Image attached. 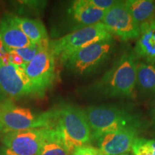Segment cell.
Here are the masks:
<instances>
[{
	"label": "cell",
	"instance_id": "cell-5",
	"mask_svg": "<svg viewBox=\"0 0 155 155\" xmlns=\"http://www.w3.org/2000/svg\"><path fill=\"white\" fill-rule=\"evenodd\" d=\"M113 38L102 22L70 32L49 42L50 49L55 58L64 63L68 58L83 48L94 42Z\"/></svg>",
	"mask_w": 155,
	"mask_h": 155
},
{
	"label": "cell",
	"instance_id": "cell-7",
	"mask_svg": "<svg viewBox=\"0 0 155 155\" xmlns=\"http://www.w3.org/2000/svg\"><path fill=\"white\" fill-rule=\"evenodd\" d=\"M49 42L41 45L33 59L23 68L34 96L38 97L45 96L55 79V58L50 49Z\"/></svg>",
	"mask_w": 155,
	"mask_h": 155
},
{
	"label": "cell",
	"instance_id": "cell-9",
	"mask_svg": "<svg viewBox=\"0 0 155 155\" xmlns=\"http://www.w3.org/2000/svg\"><path fill=\"white\" fill-rule=\"evenodd\" d=\"M49 128L10 131L2 134L1 140L3 146L16 155H38Z\"/></svg>",
	"mask_w": 155,
	"mask_h": 155
},
{
	"label": "cell",
	"instance_id": "cell-27",
	"mask_svg": "<svg viewBox=\"0 0 155 155\" xmlns=\"http://www.w3.org/2000/svg\"><path fill=\"white\" fill-rule=\"evenodd\" d=\"M122 155H124V154H122Z\"/></svg>",
	"mask_w": 155,
	"mask_h": 155
},
{
	"label": "cell",
	"instance_id": "cell-6",
	"mask_svg": "<svg viewBox=\"0 0 155 155\" xmlns=\"http://www.w3.org/2000/svg\"><path fill=\"white\" fill-rule=\"evenodd\" d=\"M115 45L113 38L94 42L78 50L63 64L75 75H91L106 63L113 53Z\"/></svg>",
	"mask_w": 155,
	"mask_h": 155
},
{
	"label": "cell",
	"instance_id": "cell-25",
	"mask_svg": "<svg viewBox=\"0 0 155 155\" xmlns=\"http://www.w3.org/2000/svg\"><path fill=\"white\" fill-rule=\"evenodd\" d=\"M7 99V96H6L4 94V93L0 90V103L5 101H6Z\"/></svg>",
	"mask_w": 155,
	"mask_h": 155
},
{
	"label": "cell",
	"instance_id": "cell-1",
	"mask_svg": "<svg viewBox=\"0 0 155 155\" xmlns=\"http://www.w3.org/2000/svg\"><path fill=\"white\" fill-rule=\"evenodd\" d=\"M138 63L134 52L125 51L99 80L87 88V91L103 98L131 97L137 86Z\"/></svg>",
	"mask_w": 155,
	"mask_h": 155
},
{
	"label": "cell",
	"instance_id": "cell-2",
	"mask_svg": "<svg viewBox=\"0 0 155 155\" xmlns=\"http://www.w3.org/2000/svg\"><path fill=\"white\" fill-rule=\"evenodd\" d=\"M83 111L91 130L92 140L109 132L141 127L138 116L117 106H92Z\"/></svg>",
	"mask_w": 155,
	"mask_h": 155
},
{
	"label": "cell",
	"instance_id": "cell-3",
	"mask_svg": "<svg viewBox=\"0 0 155 155\" xmlns=\"http://www.w3.org/2000/svg\"><path fill=\"white\" fill-rule=\"evenodd\" d=\"M54 113V127L61 132L70 154L92 141L91 130L83 109L68 104L55 108Z\"/></svg>",
	"mask_w": 155,
	"mask_h": 155
},
{
	"label": "cell",
	"instance_id": "cell-18",
	"mask_svg": "<svg viewBox=\"0 0 155 155\" xmlns=\"http://www.w3.org/2000/svg\"><path fill=\"white\" fill-rule=\"evenodd\" d=\"M38 155H71L61 132L55 127H50Z\"/></svg>",
	"mask_w": 155,
	"mask_h": 155
},
{
	"label": "cell",
	"instance_id": "cell-10",
	"mask_svg": "<svg viewBox=\"0 0 155 155\" xmlns=\"http://www.w3.org/2000/svg\"><path fill=\"white\" fill-rule=\"evenodd\" d=\"M0 90L6 96L19 99L34 96L33 90L23 68L0 61Z\"/></svg>",
	"mask_w": 155,
	"mask_h": 155
},
{
	"label": "cell",
	"instance_id": "cell-26",
	"mask_svg": "<svg viewBox=\"0 0 155 155\" xmlns=\"http://www.w3.org/2000/svg\"><path fill=\"white\" fill-rule=\"evenodd\" d=\"M151 115H152V119L153 120V121L155 123V104L154 106H153L152 111H151Z\"/></svg>",
	"mask_w": 155,
	"mask_h": 155
},
{
	"label": "cell",
	"instance_id": "cell-19",
	"mask_svg": "<svg viewBox=\"0 0 155 155\" xmlns=\"http://www.w3.org/2000/svg\"><path fill=\"white\" fill-rule=\"evenodd\" d=\"M131 151L134 155H155V139L137 137Z\"/></svg>",
	"mask_w": 155,
	"mask_h": 155
},
{
	"label": "cell",
	"instance_id": "cell-21",
	"mask_svg": "<svg viewBox=\"0 0 155 155\" xmlns=\"http://www.w3.org/2000/svg\"><path fill=\"white\" fill-rule=\"evenodd\" d=\"M71 155H101V153L98 147L86 144L75 149Z\"/></svg>",
	"mask_w": 155,
	"mask_h": 155
},
{
	"label": "cell",
	"instance_id": "cell-11",
	"mask_svg": "<svg viewBox=\"0 0 155 155\" xmlns=\"http://www.w3.org/2000/svg\"><path fill=\"white\" fill-rule=\"evenodd\" d=\"M139 129L129 128L109 132L96 140L101 155H122L131 151Z\"/></svg>",
	"mask_w": 155,
	"mask_h": 155
},
{
	"label": "cell",
	"instance_id": "cell-13",
	"mask_svg": "<svg viewBox=\"0 0 155 155\" xmlns=\"http://www.w3.org/2000/svg\"><path fill=\"white\" fill-rule=\"evenodd\" d=\"M0 37L7 51L33 45L15 22L13 15L5 14L2 18Z\"/></svg>",
	"mask_w": 155,
	"mask_h": 155
},
{
	"label": "cell",
	"instance_id": "cell-14",
	"mask_svg": "<svg viewBox=\"0 0 155 155\" xmlns=\"http://www.w3.org/2000/svg\"><path fill=\"white\" fill-rule=\"evenodd\" d=\"M15 22L22 30L24 34L28 37L32 44L41 45L48 43L47 30L43 23L39 19L21 17L13 15Z\"/></svg>",
	"mask_w": 155,
	"mask_h": 155
},
{
	"label": "cell",
	"instance_id": "cell-16",
	"mask_svg": "<svg viewBox=\"0 0 155 155\" xmlns=\"http://www.w3.org/2000/svg\"><path fill=\"white\" fill-rule=\"evenodd\" d=\"M143 96H155V67L153 64L139 62L137 70V86Z\"/></svg>",
	"mask_w": 155,
	"mask_h": 155
},
{
	"label": "cell",
	"instance_id": "cell-23",
	"mask_svg": "<svg viewBox=\"0 0 155 155\" xmlns=\"http://www.w3.org/2000/svg\"><path fill=\"white\" fill-rule=\"evenodd\" d=\"M0 61L3 62L5 63H9L8 53L5 50V48L3 45L1 37H0Z\"/></svg>",
	"mask_w": 155,
	"mask_h": 155
},
{
	"label": "cell",
	"instance_id": "cell-4",
	"mask_svg": "<svg viewBox=\"0 0 155 155\" xmlns=\"http://www.w3.org/2000/svg\"><path fill=\"white\" fill-rule=\"evenodd\" d=\"M54 123V109L37 113L28 108L17 106L9 99L0 103L1 135L10 131L52 127Z\"/></svg>",
	"mask_w": 155,
	"mask_h": 155
},
{
	"label": "cell",
	"instance_id": "cell-28",
	"mask_svg": "<svg viewBox=\"0 0 155 155\" xmlns=\"http://www.w3.org/2000/svg\"><path fill=\"white\" fill-rule=\"evenodd\" d=\"M124 155H125V154H124Z\"/></svg>",
	"mask_w": 155,
	"mask_h": 155
},
{
	"label": "cell",
	"instance_id": "cell-8",
	"mask_svg": "<svg viewBox=\"0 0 155 155\" xmlns=\"http://www.w3.org/2000/svg\"><path fill=\"white\" fill-rule=\"evenodd\" d=\"M101 22L112 35L124 41L138 38L140 35V26L135 22L125 2L118 1L106 11Z\"/></svg>",
	"mask_w": 155,
	"mask_h": 155
},
{
	"label": "cell",
	"instance_id": "cell-12",
	"mask_svg": "<svg viewBox=\"0 0 155 155\" xmlns=\"http://www.w3.org/2000/svg\"><path fill=\"white\" fill-rule=\"evenodd\" d=\"M106 11L93 7L88 0H77L71 3L67 10V19L71 32L102 22Z\"/></svg>",
	"mask_w": 155,
	"mask_h": 155
},
{
	"label": "cell",
	"instance_id": "cell-20",
	"mask_svg": "<svg viewBox=\"0 0 155 155\" xmlns=\"http://www.w3.org/2000/svg\"><path fill=\"white\" fill-rule=\"evenodd\" d=\"M40 47H41V45H33L29 46V47L20 48V49L12 50H10V51L18 55L19 57L22 58V59L24 61L25 63H28L33 59L35 56L36 55V54L40 50Z\"/></svg>",
	"mask_w": 155,
	"mask_h": 155
},
{
	"label": "cell",
	"instance_id": "cell-15",
	"mask_svg": "<svg viewBox=\"0 0 155 155\" xmlns=\"http://www.w3.org/2000/svg\"><path fill=\"white\" fill-rule=\"evenodd\" d=\"M134 53L137 58H140L145 63H155V40L147 22L140 26V35L135 47Z\"/></svg>",
	"mask_w": 155,
	"mask_h": 155
},
{
	"label": "cell",
	"instance_id": "cell-22",
	"mask_svg": "<svg viewBox=\"0 0 155 155\" xmlns=\"http://www.w3.org/2000/svg\"><path fill=\"white\" fill-rule=\"evenodd\" d=\"M93 7L103 11H107L117 3L118 1L114 0H88Z\"/></svg>",
	"mask_w": 155,
	"mask_h": 155
},
{
	"label": "cell",
	"instance_id": "cell-24",
	"mask_svg": "<svg viewBox=\"0 0 155 155\" xmlns=\"http://www.w3.org/2000/svg\"><path fill=\"white\" fill-rule=\"evenodd\" d=\"M0 155H16L12 152L6 148L5 146L0 147Z\"/></svg>",
	"mask_w": 155,
	"mask_h": 155
},
{
	"label": "cell",
	"instance_id": "cell-17",
	"mask_svg": "<svg viewBox=\"0 0 155 155\" xmlns=\"http://www.w3.org/2000/svg\"><path fill=\"white\" fill-rule=\"evenodd\" d=\"M125 4L139 26L150 21L155 16V1L129 0Z\"/></svg>",
	"mask_w": 155,
	"mask_h": 155
}]
</instances>
